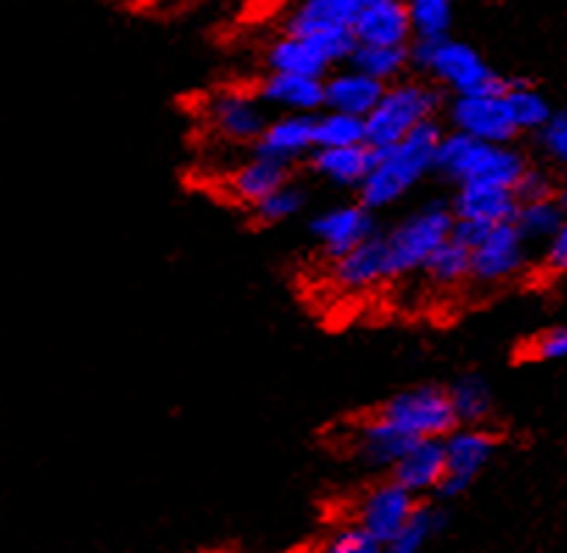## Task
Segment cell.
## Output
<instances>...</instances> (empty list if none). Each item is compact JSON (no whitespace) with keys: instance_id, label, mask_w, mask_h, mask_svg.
Returning a JSON list of instances; mask_svg holds the SVG:
<instances>
[{"instance_id":"18","label":"cell","mask_w":567,"mask_h":553,"mask_svg":"<svg viewBox=\"0 0 567 553\" xmlns=\"http://www.w3.org/2000/svg\"><path fill=\"white\" fill-rule=\"evenodd\" d=\"M386 475L420 501L434 498L440 481L445 479L443 440H414Z\"/></svg>"},{"instance_id":"10","label":"cell","mask_w":567,"mask_h":553,"mask_svg":"<svg viewBox=\"0 0 567 553\" xmlns=\"http://www.w3.org/2000/svg\"><path fill=\"white\" fill-rule=\"evenodd\" d=\"M204 120L217 140L250 151V145L259 140L261 129L270 120V112L261 106L254 90H234L231 86V90H217L215 95H209L204 106Z\"/></svg>"},{"instance_id":"1","label":"cell","mask_w":567,"mask_h":553,"mask_svg":"<svg viewBox=\"0 0 567 553\" xmlns=\"http://www.w3.org/2000/svg\"><path fill=\"white\" fill-rule=\"evenodd\" d=\"M443 131V117L425 120L417 129L409 131L401 142L384 147V151H375L373 170L357 190L359 204L379 215L406 198L414 187H420L432 175L434 151H437Z\"/></svg>"},{"instance_id":"2","label":"cell","mask_w":567,"mask_h":553,"mask_svg":"<svg viewBox=\"0 0 567 553\" xmlns=\"http://www.w3.org/2000/svg\"><path fill=\"white\" fill-rule=\"evenodd\" d=\"M409 70L440 86L445 95H504L509 75L498 73L482 53L454 37L409 42Z\"/></svg>"},{"instance_id":"12","label":"cell","mask_w":567,"mask_h":553,"mask_svg":"<svg viewBox=\"0 0 567 553\" xmlns=\"http://www.w3.org/2000/svg\"><path fill=\"white\" fill-rule=\"evenodd\" d=\"M379 232V215L364 209L359 201L331 206L309 221V237L323 250L326 262H337L340 256L351 254L353 248L368 243Z\"/></svg>"},{"instance_id":"34","label":"cell","mask_w":567,"mask_h":553,"mask_svg":"<svg viewBox=\"0 0 567 553\" xmlns=\"http://www.w3.org/2000/svg\"><path fill=\"white\" fill-rule=\"evenodd\" d=\"M565 187V181L561 175L556 173L550 164L537 162L532 158L526 170H523L520 178L515 181V187H512V195H515L517 204H532V201H545V198H554L559 195Z\"/></svg>"},{"instance_id":"15","label":"cell","mask_w":567,"mask_h":553,"mask_svg":"<svg viewBox=\"0 0 567 553\" xmlns=\"http://www.w3.org/2000/svg\"><path fill=\"white\" fill-rule=\"evenodd\" d=\"M357 45L406 48L412 42L406 3L403 0H364V7L351 23Z\"/></svg>"},{"instance_id":"36","label":"cell","mask_w":567,"mask_h":553,"mask_svg":"<svg viewBox=\"0 0 567 553\" xmlns=\"http://www.w3.org/2000/svg\"><path fill=\"white\" fill-rule=\"evenodd\" d=\"M315 553H381V545L357 523H346L331 531Z\"/></svg>"},{"instance_id":"37","label":"cell","mask_w":567,"mask_h":553,"mask_svg":"<svg viewBox=\"0 0 567 553\" xmlns=\"http://www.w3.org/2000/svg\"><path fill=\"white\" fill-rule=\"evenodd\" d=\"M537 270L545 276H561L567 270V226L559 228L548 243L539 245Z\"/></svg>"},{"instance_id":"32","label":"cell","mask_w":567,"mask_h":553,"mask_svg":"<svg viewBox=\"0 0 567 553\" xmlns=\"http://www.w3.org/2000/svg\"><path fill=\"white\" fill-rule=\"evenodd\" d=\"M364 145V120L340 112L315 114V147Z\"/></svg>"},{"instance_id":"26","label":"cell","mask_w":567,"mask_h":553,"mask_svg":"<svg viewBox=\"0 0 567 553\" xmlns=\"http://www.w3.org/2000/svg\"><path fill=\"white\" fill-rule=\"evenodd\" d=\"M512 226L523 237L528 248H539L548 243L559 228L567 226V190L545 201H532V204H517Z\"/></svg>"},{"instance_id":"23","label":"cell","mask_w":567,"mask_h":553,"mask_svg":"<svg viewBox=\"0 0 567 553\" xmlns=\"http://www.w3.org/2000/svg\"><path fill=\"white\" fill-rule=\"evenodd\" d=\"M267 73H292V75H309V79H326L331 73V62L326 53L315 45L312 40L303 37L281 34L267 45L265 51Z\"/></svg>"},{"instance_id":"9","label":"cell","mask_w":567,"mask_h":553,"mask_svg":"<svg viewBox=\"0 0 567 553\" xmlns=\"http://www.w3.org/2000/svg\"><path fill=\"white\" fill-rule=\"evenodd\" d=\"M445 129L460 131L489 145H512L520 140L509 117L504 95H451L443 109Z\"/></svg>"},{"instance_id":"27","label":"cell","mask_w":567,"mask_h":553,"mask_svg":"<svg viewBox=\"0 0 567 553\" xmlns=\"http://www.w3.org/2000/svg\"><path fill=\"white\" fill-rule=\"evenodd\" d=\"M504 103L509 109V117L520 136H532L534 131L543 129L556 109L550 103V98L528 79H509V90L504 92Z\"/></svg>"},{"instance_id":"25","label":"cell","mask_w":567,"mask_h":553,"mask_svg":"<svg viewBox=\"0 0 567 553\" xmlns=\"http://www.w3.org/2000/svg\"><path fill=\"white\" fill-rule=\"evenodd\" d=\"M449 525V509L445 503L434 501V498H423L409 514L406 523L398 529V534L390 542L381 545V553H423L425 545L440 536Z\"/></svg>"},{"instance_id":"30","label":"cell","mask_w":567,"mask_h":553,"mask_svg":"<svg viewBox=\"0 0 567 553\" xmlns=\"http://www.w3.org/2000/svg\"><path fill=\"white\" fill-rule=\"evenodd\" d=\"M420 276L429 278V284L443 289H456L465 287L471 281V250L460 248L456 243H443L434 250L429 259H425Z\"/></svg>"},{"instance_id":"7","label":"cell","mask_w":567,"mask_h":553,"mask_svg":"<svg viewBox=\"0 0 567 553\" xmlns=\"http://www.w3.org/2000/svg\"><path fill=\"white\" fill-rule=\"evenodd\" d=\"M501 442L504 437L495 426H456L449 437H443L445 479L440 481L434 501L449 503L465 495L489 468L501 451Z\"/></svg>"},{"instance_id":"11","label":"cell","mask_w":567,"mask_h":553,"mask_svg":"<svg viewBox=\"0 0 567 553\" xmlns=\"http://www.w3.org/2000/svg\"><path fill=\"white\" fill-rule=\"evenodd\" d=\"M420 503V498H414L412 492L403 490L401 484L390 479V475H381L379 481L368 487V490L359 495L357 506H353V520L364 534L373 536L379 545L390 542L398 534L403 523L409 520V514L414 512V506Z\"/></svg>"},{"instance_id":"38","label":"cell","mask_w":567,"mask_h":553,"mask_svg":"<svg viewBox=\"0 0 567 553\" xmlns=\"http://www.w3.org/2000/svg\"><path fill=\"white\" fill-rule=\"evenodd\" d=\"M493 226H484V223H473V221H454V226H451V243H456L460 248L465 250H473L478 243H482L484 237H487V232Z\"/></svg>"},{"instance_id":"3","label":"cell","mask_w":567,"mask_h":553,"mask_svg":"<svg viewBox=\"0 0 567 553\" xmlns=\"http://www.w3.org/2000/svg\"><path fill=\"white\" fill-rule=\"evenodd\" d=\"M528 164H532V156L517 142L489 145V142H478L460 131L445 129L437 142V151H434L432 175H437L451 187L482 181V184H498V187L512 190Z\"/></svg>"},{"instance_id":"28","label":"cell","mask_w":567,"mask_h":553,"mask_svg":"<svg viewBox=\"0 0 567 553\" xmlns=\"http://www.w3.org/2000/svg\"><path fill=\"white\" fill-rule=\"evenodd\" d=\"M348 68L379 84H395L409 75V45L406 48H384V45H357L353 48Z\"/></svg>"},{"instance_id":"35","label":"cell","mask_w":567,"mask_h":553,"mask_svg":"<svg viewBox=\"0 0 567 553\" xmlns=\"http://www.w3.org/2000/svg\"><path fill=\"white\" fill-rule=\"evenodd\" d=\"M532 145L537 151L539 162L550 164L554 170H561L567 162V112L556 106L554 114L543 129L532 134Z\"/></svg>"},{"instance_id":"4","label":"cell","mask_w":567,"mask_h":553,"mask_svg":"<svg viewBox=\"0 0 567 553\" xmlns=\"http://www.w3.org/2000/svg\"><path fill=\"white\" fill-rule=\"evenodd\" d=\"M449 95L425 79H401L386 84L373 112L364 117V145L373 151L395 145L420 123L443 117Z\"/></svg>"},{"instance_id":"19","label":"cell","mask_w":567,"mask_h":553,"mask_svg":"<svg viewBox=\"0 0 567 553\" xmlns=\"http://www.w3.org/2000/svg\"><path fill=\"white\" fill-rule=\"evenodd\" d=\"M375 151L370 145H351V147H315L307 156L303 167L309 175L326 181L331 187L353 190L362 187V181L373 170Z\"/></svg>"},{"instance_id":"16","label":"cell","mask_w":567,"mask_h":553,"mask_svg":"<svg viewBox=\"0 0 567 553\" xmlns=\"http://www.w3.org/2000/svg\"><path fill=\"white\" fill-rule=\"evenodd\" d=\"M267 112L281 114H318L323 112V79L292 73H265L254 86Z\"/></svg>"},{"instance_id":"6","label":"cell","mask_w":567,"mask_h":553,"mask_svg":"<svg viewBox=\"0 0 567 553\" xmlns=\"http://www.w3.org/2000/svg\"><path fill=\"white\" fill-rule=\"evenodd\" d=\"M373 412L412 440H443L456 429L449 390L434 381L392 392Z\"/></svg>"},{"instance_id":"5","label":"cell","mask_w":567,"mask_h":553,"mask_svg":"<svg viewBox=\"0 0 567 553\" xmlns=\"http://www.w3.org/2000/svg\"><path fill=\"white\" fill-rule=\"evenodd\" d=\"M451 226H454V215L449 209V201L434 198L409 212L392 228L381 232L386 254V281L420 276L425 259L440 245L449 243Z\"/></svg>"},{"instance_id":"20","label":"cell","mask_w":567,"mask_h":553,"mask_svg":"<svg viewBox=\"0 0 567 553\" xmlns=\"http://www.w3.org/2000/svg\"><path fill=\"white\" fill-rule=\"evenodd\" d=\"M298 175V170L287 167V164H278L272 158L256 156L248 153L245 162H239L231 173L226 175V190L231 195V201L243 204L245 209H254L259 201H265L267 195L276 193L278 187H284L287 181H292Z\"/></svg>"},{"instance_id":"8","label":"cell","mask_w":567,"mask_h":553,"mask_svg":"<svg viewBox=\"0 0 567 553\" xmlns=\"http://www.w3.org/2000/svg\"><path fill=\"white\" fill-rule=\"evenodd\" d=\"M532 265V248L512 223H501L471 250V287H501L523 276Z\"/></svg>"},{"instance_id":"14","label":"cell","mask_w":567,"mask_h":553,"mask_svg":"<svg viewBox=\"0 0 567 553\" xmlns=\"http://www.w3.org/2000/svg\"><path fill=\"white\" fill-rule=\"evenodd\" d=\"M315 151V114H276L248 153L298 170Z\"/></svg>"},{"instance_id":"13","label":"cell","mask_w":567,"mask_h":553,"mask_svg":"<svg viewBox=\"0 0 567 553\" xmlns=\"http://www.w3.org/2000/svg\"><path fill=\"white\" fill-rule=\"evenodd\" d=\"M412 442V437L398 431L395 426L381 420L375 412H364L351 423L348 453H351L362 468L386 475L392 470V464L403 457V451H406Z\"/></svg>"},{"instance_id":"29","label":"cell","mask_w":567,"mask_h":553,"mask_svg":"<svg viewBox=\"0 0 567 553\" xmlns=\"http://www.w3.org/2000/svg\"><path fill=\"white\" fill-rule=\"evenodd\" d=\"M309 206V190L307 184L298 181V175L292 181H287L284 187H278L276 193L267 195L265 201L254 206L250 212V223L261 228H272V226H281L287 221H296L303 209Z\"/></svg>"},{"instance_id":"21","label":"cell","mask_w":567,"mask_h":553,"mask_svg":"<svg viewBox=\"0 0 567 553\" xmlns=\"http://www.w3.org/2000/svg\"><path fill=\"white\" fill-rule=\"evenodd\" d=\"M381 92H384V84L342 64L323 79V109L364 120L379 103Z\"/></svg>"},{"instance_id":"31","label":"cell","mask_w":567,"mask_h":553,"mask_svg":"<svg viewBox=\"0 0 567 553\" xmlns=\"http://www.w3.org/2000/svg\"><path fill=\"white\" fill-rule=\"evenodd\" d=\"M406 3L412 40H440L451 37L454 0H403Z\"/></svg>"},{"instance_id":"24","label":"cell","mask_w":567,"mask_h":553,"mask_svg":"<svg viewBox=\"0 0 567 553\" xmlns=\"http://www.w3.org/2000/svg\"><path fill=\"white\" fill-rule=\"evenodd\" d=\"M331 278L340 284L342 289H370L375 284L386 281V254L381 232L353 248L351 254L340 256L337 262H329Z\"/></svg>"},{"instance_id":"33","label":"cell","mask_w":567,"mask_h":553,"mask_svg":"<svg viewBox=\"0 0 567 553\" xmlns=\"http://www.w3.org/2000/svg\"><path fill=\"white\" fill-rule=\"evenodd\" d=\"M567 356V326L565 322H550L539 331L528 334L515 348L517 361H559Z\"/></svg>"},{"instance_id":"17","label":"cell","mask_w":567,"mask_h":553,"mask_svg":"<svg viewBox=\"0 0 567 553\" xmlns=\"http://www.w3.org/2000/svg\"><path fill=\"white\" fill-rule=\"evenodd\" d=\"M449 201V209L454 221H473L484 223V226H501V223L515 221L517 201L509 187H498V184H482V181H471V184H460L454 187Z\"/></svg>"},{"instance_id":"22","label":"cell","mask_w":567,"mask_h":553,"mask_svg":"<svg viewBox=\"0 0 567 553\" xmlns=\"http://www.w3.org/2000/svg\"><path fill=\"white\" fill-rule=\"evenodd\" d=\"M445 390L456 426H493L498 401H495L493 381L482 370H465L451 385H445Z\"/></svg>"}]
</instances>
